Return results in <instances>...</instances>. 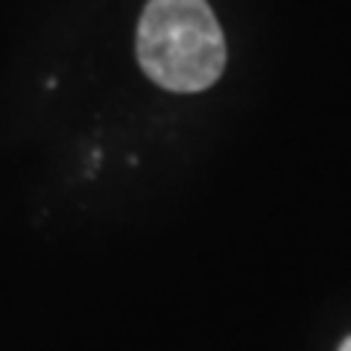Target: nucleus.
I'll use <instances>...</instances> for the list:
<instances>
[{"label":"nucleus","mask_w":351,"mask_h":351,"mask_svg":"<svg viewBox=\"0 0 351 351\" xmlns=\"http://www.w3.org/2000/svg\"><path fill=\"white\" fill-rule=\"evenodd\" d=\"M138 62L167 91L211 88L226 68V36L208 0H149L138 24Z\"/></svg>","instance_id":"obj_1"},{"label":"nucleus","mask_w":351,"mask_h":351,"mask_svg":"<svg viewBox=\"0 0 351 351\" xmlns=\"http://www.w3.org/2000/svg\"><path fill=\"white\" fill-rule=\"evenodd\" d=\"M339 351H351V337L346 339V343H343V346H339Z\"/></svg>","instance_id":"obj_2"}]
</instances>
